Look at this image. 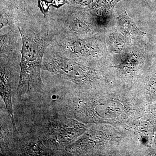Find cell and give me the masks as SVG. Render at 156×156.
<instances>
[{
	"label": "cell",
	"instance_id": "obj_5",
	"mask_svg": "<svg viewBox=\"0 0 156 156\" xmlns=\"http://www.w3.org/2000/svg\"><path fill=\"white\" fill-rule=\"evenodd\" d=\"M44 132L47 134L43 135L42 142L46 147L62 150L66 147L75 139L77 135V131L74 128V122L68 118H53L48 122H45Z\"/></svg>",
	"mask_w": 156,
	"mask_h": 156
},
{
	"label": "cell",
	"instance_id": "obj_12",
	"mask_svg": "<svg viewBox=\"0 0 156 156\" xmlns=\"http://www.w3.org/2000/svg\"><path fill=\"white\" fill-rule=\"evenodd\" d=\"M149 1H150V2H152V1H155L156 0H149Z\"/></svg>",
	"mask_w": 156,
	"mask_h": 156
},
{
	"label": "cell",
	"instance_id": "obj_7",
	"mask_svg": "<svg viewBox=\"0 0 156 156\" xmlns=\"http://www.w3.org/2000/svg\"><path fill=\"white\" fill-rule=\"evenodd\" d=\"M1 58H20L22 38L19 30L14 25L10 27L8 32L1 34Z\"/></svg>",
	"mask_w": 156,
	"mask_h": 156
},
{
	"label": "cell",
	"instance_id": "obj_8",
	"mask_svg": "<svg viewBox=\"0 0 156 156\" xmlns=\"http://www.w3.org/2000/svg\"><path fill=\"white\" fill-rule=\"evenodd\" d=\"M115 28L132 42L141 41L146 35L137 27L134 20L128 16L126 11L115 18Z\"/></svg>",
	"mask_w": 156,
	"mask_h": 156
},
{
	"label": "cell",
	"instance_id": "obj_11",
	"mask_svg": "<svg viewBox=\"0 0 156 156\" xmlns=\"http://www.w3.org/2000/svg\"><path fill=\"white\" fill-rule=\"evenodd\" d=\"M0 12L1 30L5 27H10L15 25L18 20L24 17L16 10L2 3H0Z\"/></svg>",
	"mask_w": 156,
	"mask_h": 156
},
{
	"label": "cell",
	"instance_id": "obj_4",
	"mask_svg": "<svg viewBox=\"0 0 156 156\" xmlns=\"http://www.w3.org/2000/svg\"><path fill=\"white\" fill-rule=\"evenodd\" d=\"M105 33L88 37L56 38L53 44L66 57L87 65L109 53Z\"/></svg>",
	"mask_w": 156,
	"mask_h": 156
},
{
	"label": "cell",
	"instance_id": "obj_9",
	"mask_svg": "<svg viewBox=\"0 0 156 156\" xmlns=\"http://www.w3.org/2000/svg\"><path fill=\"white\" fill-rule=\"evenodd\" d=\"M105 35L109 52L112 53H121L133 43L121 34L115 26L107 30Z\"/></svg>",
	"mask_w": 156,
	"mask_h": 156
},
{
	"label": "cell",
	"instance_id": "obj_6",
	"mask_svg": "<svg viewBox=\"0 0 156 156\" xmlns=\"http://www.w3.org/2000/svg\"><path fill=\"white\" fill-rule=\"evenodd\" d=\"M20 61L18 58H1V96L11 119L14 134L18 132L12 105V88L14 81L20 77Z\"/></svg>",
	"mask_w": 156,
	"mask_h": 156
},
{
	"label": "cell",
	"instance_id": "obj_1",
	"mask_svg": "<svg viewBox=\"0 0 156 156\" xmlns=\"http://www.w3.org/2000/svg\"><path fill=\"white\" fill-rule=\"evenodd\" d=\"M15 25L22 38L18 95L41 92L44 85L41 76L43 58L56 35L40 9L22 17Z\"/></svg>",
	"mask_w": 156,
	"mask_h": 156
},
{
	"label": "cell",
	"instance_id": "obj_2",
	"mask_svg": "<svg viewBox=\"0 0 156 156\" xmlns=\"http://www.w3.org/2000/svg\"><path fill=\"white\" fill-rule=\"evenodd\" d=\"M46 17L56 38H85L105 33L95 23L88 7L66 4L50 7Z\"/></svg>",
	"mask_w": 156,
	"mask_h": 156
},
{
	"label": "cell",
	"instance_id": "obj_10",
	"mask_svg": "<svg viewBox=\"0 0 156 156\" xmlns=\"http://www.w3.org/2000/svg\"><path fill=\"white\" fill-rule=\"evenodd\" d=\"M33 2V0H0V3L11 7L22 16H28L39 9L38 5Z\"/></svg>",
	"mask_w": 156,
	"mask_h": 156
},
{
	"label": "cell",
	"instance_id": "obj_3",
	"mask_svg": "<svg viewBox=\"0 0 156 156\" xmlns=\"http://www.w3.org/2000/svg\"><path fill=\"white\" fill-rule=\"evenodd\" d=\"M42 70L79 85L93 83L99 79L98 70L66 57L53 44L45 52Z\"/></svg>",
	"mask_w": 156,
	"mask_h": 156
}]
</instances>
